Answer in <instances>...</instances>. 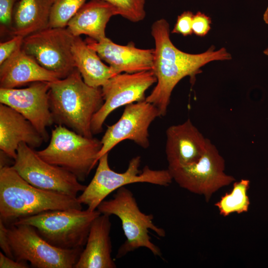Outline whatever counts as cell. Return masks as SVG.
<instances>
[{
	"mask_svg": "<svg viewBox=\"0 0 268 268\" xmlns=\"http://www.w3.org/2000/svg\"><path fill=\"white\" fill-rule=\"evenodd\" d=\"M170 26L167 21L161 18L151 26V35L155 42L152 70L156 84L145 101L152 103L165 116L170 102L172 92L178 82L186 76L195 78L201 68L214 61L229 60L231 54L225 48L215 50L211 46L200 54H189L176 48L170 36Z\"/></svg>",
	"mask_w": 268,
	"mask_h": 268,
	"instance_id": "1",
	"label": "cell"
},
{
	"mask_svg": "<svg viewBox=\"0 0 268 268\" xmlns=\"http://www.w3.org/2000/svg\"><path fill=\"white\" fill-rule=\"evenodd\" d=\"M82 208L77 197L38 188L12 166L0 167V220L6 225L45 211Z\"/></svg>",
	"mask_w": 268,
	"mask_h": 268,
	"instance_id": "2",
	"label": "cell"
},
{
	"mask_svg": "<svg viewBox=\"0 0 268 268\" xmlns=\"http://www.w3.org/2000/svg\"><path fill=\"white\" fill-rule=\"evenodd\" d=\"M49 95L54 123L93 137L91 121L104 102L101 87L86 84L75 68L67 77L50 82Z\"/></svg>",
	"mask_w": 268,
	"mask_h": 268,
	"instance_id": "3",
	"label": "cell"
},
{
	"mask_svg": "<svg viewBox=\"0 0 268 268\" xmlns=\"http://www.w3.org/2000/svg\"><path fill=\"white\" fill-rule=\"evenodd\" d=\"M97 209L101 214L116 215L121 221L126 240L118 249L116 258L140 248H147L154 256L162 255L159 248L151 241L149 230L164 237L165 230L154 224L152 214L140 210L133 193L125 186L116 190L112 199L103 201Z\"/></svg>",
	"mask_w": 268,
	"mask_h": 268,
	"instance_id": "4",
	"label": "cell"
},
{
	"mask_svg": "<svg viewBox=\"0 0 268 268\" xmlns=\"http://www.w3.org/2000/svg\"><path fill=\"white\" fill-rule=\"evenodd\" d=\"M141 157L132 158L126 170L122 173L111 169L108 163V153L102 156L92 179L81 195L77 197L80 203L85 204L87 209L96 210L99 204L112 192L127 185L147 183L168 186L173 178L169 170H153L145 166L141 170Z\"/></svg>",
	"mask_w": 268,
	"mask_h": 268,
	"instance_id": "5",
	"label": "cell"
},
{
	"mask_svg": "<svg viewBox=\"0 0 268 268\" xmlns=\"http://www.w3.org/2000/svg\"><path fill=\"white\" fill-rule=\"evenodd\" d=\"M101 214L97 209L91 211L87 208L51 210L21 218L13 224L32 226L56 247L80 249L85 245L91 225Z\"/></svg>",
	"mask_w": 268,
	"mask_h": 268,
	"instance_id": "6",
	"label": "cell"
},
{
	"mask_svg": "<svg viewBox=\"0 0 268 268\" xmlns=\"http://www.w3.org/2000/svg\"><path fill=\"white\" fill-rule=\"evenodd\" d=\"M101 147V140L57 125L52 131L48 145L36 151L44 160L67 170L80 182L87 178L98 163Z\"/></svg>",
	"mask_w": 268,
	"mask_h": 268,
	"instance_id": "7",
	"label": "cell"
},
{
	"mask_svg": "<svg viewBox=\"0 0 268 268\" xmlns=\"http://www.w3.org/2000/svg\"><path fill=\"white\" fill-rule=\"evenodd\" d=\"M6 231L13 259L29 262L34 268H74L83 249L56 247L28 224H12L7 226Z\"/></svg>",
	"mask_w": 268,
	"mask_h": 268,
	"instance_id": "8",
	"label": "cell"
},
{
	"mask_svg": "<svg viewBox=\"0 0 268 268\" xmlns=\"http://www.w3.org/2000/svg\"><path fill=\"white\" fill-rule=\"evenodd\" d=\"M225 167L224 158L208 139L205 152L198 161L168 169L180 187L203 196L208 202L214 193L235 181L234 177L225 172Z\"/></svg>",
	"mask_w": 268,
	"mask_h": 268,
	"instance_id": "9",
	"label": "cell"
},
{
	"mask_svg": "<svg viewBox=\"0 0 268 268\" xmlns=\"http://www.w3.org/2000/svg\"><path fill=\"white\" fill-rule=\"evenodd\" d=\"M14 160L12 167L19 175L38 188L77 197L86 188L72 173L45 161L24 142L19 144Z\"/></svg>",
	"mask_w": 268,
	"mask_h": 268,
	"instance_id": "10",
	"label": "cell"
},
{
	"mask_svg": "<svg viewBox=\"0 0 268 268\" xmlns=\"http://www.w3.org/2000/svg\"><path fill=\"white\" fill-rule=\"evenodd\" d=\"M74 36L66 28L48 27L24 38L22 49L44 68L65 78L75 68Z\"/></svg>",
	"mask_w": 268,
	"mask_h": 268,
	"instance_id": "11",
	"label": "cell"
},
{
	"mask_svg": "<svg viewBox=\"0 0 268 268\" xmlns=\"http://www.w3.org/2000/svg\"><path fill=\"white\" fill-rule=\"evenodd\" d=\"M156 82L152 70L121 73L111 77L101 87L104 102L93 117L91 125L93 134L102 131L105 121L116 109L145 100L146 91Z\"/></svg>",
	"mask_w": 268,
	"mask_h": 268,
	"instance_id": "12",
	"label": "cell"
},
{
	"mask_svg": "<svg viewBox=\"0 0 268 268\" xmlns=\"http://www.w3.org/2000/svg\"><path fill=\"white\" fill-rule=\"evenodd\" d=\"M161 117L158 109L143 100L125 106L119 120L108 126L101 141L99 158L125 140H130L143 148L149 146L148 129L157 117Z\"/></svg>",
	"mask_w": 268,
	"mask_h": 268,
	"instance_id": "13",
	"label": "cell"
},
{
	"mask_svg": "<svg viewBox=\"0 0 268 268\" xmlns=\"http://www.w3.org/2000/svg\"><path fill=\"white\" fill-rule=\"evenodd\" d=\"M50 82L36 81L24 88H0V103L15 110L29 121L42 136L49 139L47 128L54 121L51 112Z\"/></svg>",
	"mask_w": 268,
	"mask_h": 268,
	"instance_id": "14",
	"label": "cell"
},
{
	"mask_svg": "<svg viewBox=\"0 0 268 268\" xmlns=\"http://www.w3.org/2000/svg\"><path fill=\"white\" fill-rule=\"evenodd\" d=\"M165 153L168 168L185 166L198 161L205 152V138L190 119L172 125L166 131Z\"/></svg>",
	"mask_w": 268,
	"mask_h": 268,
	"instance_id": "15",
	"label": "cell"
},
{
	"mask_svg": "<svg viewBox=\"0 0 268 268\" xmlns=\"http://www.w3.org/2000/svg\"><path fill=\"white\" fill-rule=\"evenodd\" d=\"M87 45L95 50L101 59L109 64L116 74L152 70L154 50L142 49L133 43L121 45L107 37L97 41L90 38Z\"/></svg>",
	"mask_w": 268,
	"mask_h": 268,
	"instance_id": "16",
	"label": "cell"
},
{
	"mask_svg": "<svg viewBox=\"0 0 268 268\" xmlns=\"http://www.w3.org/2000/svg\"><path fill=\"white\" fill-rule=\"evenodd\" d=\"M44 141L33 124L21 114L8 106L0 105V149L14 160L21 142L34 148Z\"/></svg>",
	"mask_w": 268,
	"mask_h": 268,
	"instance_id": "17",
	"label": "cell"
},
{
	"mask_svg": "<svg viewBox=\"0 0 268 268\" xmlns=\"http://www.w3.org/2000/svg\"><path fill=\"white\" fill-rule=\"evenodd\" d=\"M59 79V75L42 67L21 48L0 65V88H14L36 81Z\"/></svg>",
	"mask_w": 268,
	"mask_h": 268,
	"instance_id": "18",
	"label": "cell"
},
{
	"mask_svg": "<svg viewBox=\"0 0 268 268\" xmlns=\"http://www.w3.org/2000/svg\"><path fill=\"white\" fill-rule=\"evenodd\" d=\"M110 215L101 214L93 222L85 248L74 268H115L111 257Z\"/></svg>",
	"mask_w": 268,
	"mask_h": 268,
	"instance_id": "19",
	"label": "cell"
},
{
	"mask_svg": "<svg viewBox=\"0 0 268 268\" xmlns=\"http://www.w3.org/2000/svg\"><path fill=\"white\" fill-rule=\"evenodd\" d=\"M116 15H118L116 9L107 2L90 0L69 21L67 28L75 37L84 34L99 41L107 37V24Z\"/></svg>",
	"mask_w": 268,
	"mask_h": 268,
	"instance_id": "20",
	"label": "cell"
},
{
	"mask_svg": "<svg viewBox=\"0 0 268 268\" xmlns=\"http://www.w3.org/2000/svg\"><path fill=\"white\" fill-rule=\"evenodd\" d=\"M55 0H19L15 4L11 33L24 37L48 27Z\"/></svg>",
	"mask_w": 268,
	"mask_h": 268,
	"instance_id": "21",
	"label": "cell"
},
{
	"mask_svg": "<svg viewBox=\"0 0 268 268\" xmlns=\"http://www.w3.org/2000/svg\"><path fill=\"white\" fill-rule=\"evenodd\" d=\"M72 53L76 68L89 86L101 87L111 77L116 75L109 66L102 62L97 52L79 36L75 37Z\"/></svg>",
	"mask_w": 268,
	"mask_h": 268,
	"instance_id": "22",
	"label": "cell"
},
{
	"mask_svg": "<svg viewBox=\"0 0 268 268\" xmlns=\"http://www.w3.org/2000/svg\"><path fill=\"white\" fill-rule=\"evenodd\" d=\"M250 185V180L246 179L234 182L230 192L224 194L214 204L219 214L226 217L233 213L240 214L247 212L250 204L247 194Z\"/></svg>",
	"mask_w": 268,
	"mask_h": 268,
	"instance_id": "23",
	"label": "cell"
},
{
	"mask_svg": "<svg viewBox=\"0 0 268 268\" xmlns=\"http://www.w3.org/2000/svg\"><path fill=\"white\" fill-rule=\"evenodd\" d=\"M86 0H55L51 8L48 27L66 28Z\"/></svg>",
	"mask_w": 268,
	"mask_h": 268,
	"instance_id": "24",
	"label": "cell"
},
{
	"mask_svg": "<svg viewBox=\"0 0 268 268\" xmlns=\"http://www.w3.org/2000/svg\"><path fill=\"white\" fill-rule=\"evenodd\" d=\"M116 9L118 15L133 22L142 20L145 16V0H103Z\"/></svg>",
	"mask_w": 268,
	"mask_h": 268,
	"instance_id": "25",
	"label": "cell"
},
{
	"mask_svg": "<svg viewBox=\"0 0 268 268\" xmlns=\"http://www.w3.org/2000/svg\"><path fill=\"white\" fill-rule=\"evenodd\" d=\"M194 15L192 12L186 11L179 15L171 33L181 34L184 36L192 35L193 33L192 21Z\"/></svg>",
	"mask_w": 268,
	"mask_h": 268,
	"instance_id": "26",
	"label": "cell"
},
{
	"mask_svg": "<svg viewBox=\"0 0 268 268\" xmlns=\"http://www.w3.org/2000/svg\"><path fill=\"white\" fill-rule=\"evenodd\" d=\"M24 37L15 35L11 39L0 44V65L22 47Z\"/></svg>",
	"mask_w": 268,
	"mask_h": 268,
	"instance_id": "27",
	"label": "cell"
},
{
	"mask_svg": "<svg viewBox=\"0 0 268 268\" xmlns=\"http://www.w3.org/2000/svg\"><path fill=\"white\" fill-rule=\"evenodd\" d=\"M210 18L200 11L194 15L192 21L193 33L200 37L205 36L211 29Z\"/></svg>",
	"mask_w": 268,
	"mask_h": 268,
	"instance_id": "28",
	"label": "cell"
},
{
	"mask_svg": "<svg viewBox=\"0 0 268 268\" xmlns=\"http://www.w3.org/2000/svg\"><path fill=\"white\" fill-rule=\"evenodd\" d=\"M18 0H0V22L1 26L7 27L11 25L14 6Z\"/></svg>",
	"mask_w": 268,
	"mask_h": 268,
	"instance_id": "29",
	"label": "cell"
},
{
	"mask_svg": "<svg viewBox=\"0 0 268 268\" xmlns=\"http://www.w3.org/2000/svg\"><path fill=\"white\" fill-rule=\"evenodd\" d=\"M30 267L28 262L16 261L0 252V268H28Z\"/></svg>",
	"mask_w": 268,
	"mask_h": 268,
	"instance_id": "30",
	"label": "cell"
},
{
	"mask_svg": "<svg viewBox=\"0 0 268 268\" xmlns=\"http://www.w3.org/2000/svg\"><path fill=\"white\" fill-rule=\"evenodd\" d=\"M6 228L7 226L0 220V246L4 255L13 259L7 235Z\"/></svg>",
	"mask_w": 268,
	"mask_h": 268,
	"instance_id": "31",
	"label": "cell"
},
{
	"mask_svg": "<svg viewBox=\"0 0 268 268\" xmlns=\"http://www.w3.org/2000/svg\"><path fill=\"white\" fill-rule=\"evenodd\" d=\"M263 19L265 21V22L268 24V6L266 9L264 15H263Z\"/></svg>",
	"mask_w": 268,
	"mask_h": 268,
	"instance_id": "32",
	"label": "cell"
},
{
	"mask_svg": "<svg viewBox=\"0 0 268 268\" xmlns=\"http://www.w3.org/2000/svg\"><path fill=\"white\" fill-rule=\"evenodd\" d=\"M264 54H265L266 55L268 56V48H267L266 49H265V50L264 51Z\"/></svg>",
	"mask_w": 268,
	"mask_h": 268,
	"instance_id": "33",
	"label": "cell"
}]
</instances>
